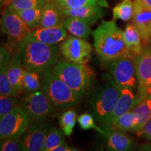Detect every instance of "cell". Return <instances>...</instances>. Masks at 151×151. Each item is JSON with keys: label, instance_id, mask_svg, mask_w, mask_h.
Segmentation results:
<instances>
[{"label": "cell", "instance_id": "6da1fadb", "mask_svg": "<svg viewBox=\"0 0 151 151\" xmlns=\"http://www.w3.org/2000/svg\"><path fill=\"white\" fill-rule=\"evenodd\" d=\"M92 35L96 52L102 63L109 65L120 58H133L124 43L123 31L113 19L101 21Z\"/></svg>", "mask_w": 151, "mask_h": 151}, {"label": "cell", "instance_id": "7a4b0ae2", "mask_svg": "<svg viewBox=\"0 0 151 151\" xmlns=\"http://www.w3.org/2000/svg\"><path fill=\"white\" fill-rule=\"evenodd\" d=\"M90 111L95 121L104 132L109 127L111 115L120 96V89L110 74H106L104 81L88 91Z\"/></svg>", "mask_w": 151, "mask_h": 151}, {"label": "cell", "instance_id": "3957f363", "mask_svg": "<svg viewBox=\"0 0 151 151\" xmlns=\"http://www.w3.org/2000/svg\"><path fill=\"white\" fill-rule=\"evenodd\" d=\"M24 69L43 71L50 69L59 62V47L38 41L20 43L18 48Z\"/></svg>", "mask_w": 151, "mask_h": 151}, {"label": "cell", "instance_id": "277c9868", "mask_svg": "<svg viewBox=\"0 0 151 151\" xmlns=\"http://www.w3.org/2000/svg\"><path fill=\"white\" fill-rule=\"evenodd\" d=\"M52 69L55 75L70 88L81 99L91 88V72L85 65L59 61Z\"/></svg>", "mask_w": 151, "mask_h": 151}, {"label": "cell", "instance_id": "5b68a950", "mask_svg": "<svg viewBox=\"0 0 151 151\" xmlns=\"http://www.w3.org/2000/svg\"><path fill=\"white\" fill-rule=\"evenodd\" d=\"M42 90L56 109L65 110L74 106L81 99L62 80L55 75L52 69L41 73Z\"/></svg>", "mask_w": 151, "mask_h": 151}, {"label": "cell", "instance_id": "8992f818", "mask_svg": "<svg viewBox=\"0 0 151 151\" xmlns=\"http://www.w3.org/2000/svg\"><path fill=\"white\" fill-rule=\"evenodd\" d=\"M107 65L109 74L120 89H138V79L133 58H120Z\"/></svg>", "mask_w": 151, "mask_h": 151}, {"label": "cell", "instance_id": "52a82bcc", "mask_svg": "<svg viewBox=\"0 0 151 151\" xmlns=\"http://www.w3.org/2000/svg\"><path fill=\"white\" fill-rule=\"evenodd\" d=\"M20 104L30 118L35 121H43L55 109L43 90L24 94Z\"/></svg>", "mask_w": 151, "mask_h": 151}, {"label": "cell", "instance_id": "ba28073f", "mask_svg": "<svg viewBox=\"0 0 151 151\" xmlns=\"http://www.w3.org/2000/svg\"><path fill=\"white\" fill-rule=\"evenodd\" d=\"M30 117L22 106H17L0 119V138L22 137L30 125Z\"/></svg>", "mask_w": 151, "mask_h": 151}, {"label": "cell", "instance_id": "9c48e42d", "mask_svg": "<svg viewBox=\"0 0 151 151\" xmlns=\"http://www.w3.org/2000/svg\"><path fill=\"white\" fill-rule=\"evenodd\" d=\"M60 50L67 61L86 65L91 58L92 47L85 39L70 36L62 41Z\"/></svg>", "mask_w": 151, "mask_h": 151}, {"label": "cell", "instance_id": "30bf717a", "mask_svg": "<svg viewBox=\"0 0 151 151\" xmlns=\"http://www.w3.org/2000/svg\"><path fill=\"white\" fill-rule=\"evenodd\" d=\"M2 32L8 36L11 44L18 46L32 31L19 16L18 13L6 7L1 19Z\"/></svg>", "mask_w": 151, "mask_h": 151}, {"label": "cell", "instance_id": "8fae6325", "mask_svg": "<svg viewBox=\"0 0 151 151\" xmlns=\"http://www.w3.org/2000/svg\"><path fill=\"white\" fill-rule=\"evenodd\" d=\"M138 79V101L150 94L151 86V48H143V51L134 58Z\"/></svg>", "mask_w": 151, "mask_h": 151}, {"label": "cell", "instance_id": "7c38bea8", "mask_svg": "<svg viewBox=\"0 0 151 151\" xmlns=\"http://www.w3.org/2000/svg\"><path fill=\"white\" fill-rule=\"evenodd\" d=\"M51 129V124L48 122L35 121L22 135L20 151H43L45 141Z\"/></svg>", "mask_w": 151, "mask_h": 151}, {"label": "cell", "instance_id": "4fadbf2b", "mask_svg": "<svg viewBox=\"0 0 151 151\" xmlns=\"http://www.w3.org/2000/svg\"><path fill=\"white\" fill-rule=\"evenodd\" d=\"M132 24L139 32L143 46H148L151 38V8L142 0H134Z\"/></svg>", "mask_w": 151, "mask_h": 151}, {"label": "cell", "instance_id": "5bb4252c", "mask_svg": "<svg viewBox=\"0 0 151 151\" xmlns=\"http://www.w3.org/2000/svg\"><path fill=\"white\" fill-rule=\"evenodd\" d=\"M67 37V30L64 25L53 27H38L30 32L20 43L38 41L46 44L54 45L63 41Z\"/></svg>", "mask_w": 151, "mask_h": 151}, {"label": "cell", "instance_id": "9a60e30c", "mask_svg": "<svg viewBox=\"0 0 151 151\" xmlns=\"http://www.w3.org/2000/svg\"><path fill=\"white\" fill-rule=\"evenodd\" d=\"M104 137L106 151H135L137 148L134 139L124 132L108 129Z\"/></svg>", "mask_w": 151, "mask_h": 151}, {"label": "cell", "instance_id": "2e32d148", "mask_svg": "<svg viewBox=\"0 0 151 151\" xmlns=\"http://www.w3.org/2000/svg\"><path fill=\"white\" fill-rule=\"evenodd\" d=\"M120 93L118 102L111 115L108 128L120 116L132 111L139 103L137 99V93H135L134 90L131 89V88H121L120 89Z\"/></svg>", "mask_w": 151, "mask_h": 151}, {"label": "cell", "instance_id": "e0dca14e", "mask_svg": "<svg viewBox=\"0 0 151 151\" xmlns=\"http://www.w3.org/2000/svg\"><path fill=\"white\" fill-rule=\"evenodd\" d=\"M24 68L20 60V54L17 50L14 55H12L7 67V74L13 88L19 94H24L23 92V78Z\"/></svg>", "mask_w": 151, "mask_h": 151}, {"label": "cell", "instance_id": "ac0fdd59", "mask_svg": "<svg viewBox=\"0 0 151 151\" xmlns=\"http://www.w3.org/2000/svg\"><path fill=\"white\" fill-rule=\"evenodd\" d=\"M12 54L5 47H1L0 58V95H10L19 97V94L13 88L7 74V67Z\"/></svg>", "mask_w": 151, "mask_h": 151}, {"label": "cell", "instance_id": "d6986e66", "mask_svg": "<svg viewBox=\"0 0 151 151\" xmlns=\"http://www.w3.org/2000/svg\"><path fill=\"white\" fill-rule=\"evenodd\" d=\"M104 8L99 6H87L76 9L61 10L66 17H76L84 19L93 24L104 15Z\"/></svg>", "mask_w": 151, "mask_h": 151}, {"label": "cell", "instance_id": "ffe728a7", "mask_svg": "<svg viewBox=\"0 0 151 151\" xmlns=\"http://www.w3.org/2000/svg\"><path fill=\"white\" fill-rule=\"evenodd\" d=\"M66 16L55 4L49 1L43 7L39 27H53L63 25Z\"/></svg>", "mask_w": 151, "mask_h": 151}, {"label": "cell", "instance_id": "44dd1931", "mask_svg": "<svg viewBox=\"0 0 151 151\" xmlns=\"http://www.w3.org/2000/svg\"><path fill=\"white\" fill-rule=\"evenodd\" d=\"M63 25L71 35L85 40L88 39L91 34L90 26L92 24L84 19L66 17Z\"/></svg>", "mask_w": 151, "mask_h": 151}, {"label": "cell", "instance_id": "7402d4cb", "mask_svg": "<svg viewBox=\"0 0 151 151\" xmlns=\"http://www.w3.org/2000/svg\"><path fill=\"white\" fill-rule=\"evenodd\" d=\"M123 38L124 43L133 58L143 51V48L141 36L133 24H129L126 26L123 31Z\"/></svg>", "mask_w": 151, "mask_h": 151}, {"label": "cell", "instance_id": "603a6c76", "mask_svg": "<svg viewBox=\"0 0 151 151\" xmlns=\"http://www.w3.org/2000/svg\"><path fill=\"white\" fill-rule=\"evenodd\" d=\"M137 118L136 133H139L142 129L143 126L151 118V94L141 100L132 109Z\"/></svg>", "mask_w": 151, "mask_h": 151}, {"label": "cell", "instance_id": "cb8c5ba5", "mask_svg": "<svg viewBox=\"0 0 151 151\" xmlns=\"http://www.w3.org/2000/svg\"><path fill=\"white\" fill-rule=\"evenodd\" d=\"M55 4L61 10L76 9L87 6H99L104 8H108L106 0H48Z\"/></svg>", "mask_w": 151, "mask_h": 151}, {"label": "cell", "instance_id": "d4e9b609", "mask_svg": "<svg viewBox=\"0 0 151 151\" xmlns=\"http://www.w3.org/2000/svg\"><path fill=\"white\" fill-rule=\"evenodd\" d=\"M136 126H137V118L132 110L120 116L116 122L111 124L106 130L113 129L124 133L135 132Z\"/></svg>", "mask_w": 151, "mask_h": 151}, {"label": "cell", "instance_id": "484cf974", "mask_svg": "<svg viewBox=\"0 0 151 151\" xmlns=\"http://www.w3.org/2000/svg\"><path fill=\"white\" fill-rule=\"evenodd\" d=\"M26 25L32 30L39 27L42 17L43 7L35 8L27 10L16 11Z\"/></svg>", "mask_w": 151, "mask_h": 151}, {"label": "cell", "instance_id": "4316f807", "mask_svg": "<svg viewBox=\"0 0 151 151\" xmlns=\"http://www.w3.org/2000/svg\"><path fill=\"white\" fill-rule=\"evenodd\" d=\"M42 90L41 73L38 71L25 69L23 78L24 94Z\"/></svg>", "mask_w": 151, "mask_h": 151}, {"label": "cell", "instance_id": "83f0119b", "mask_svg": "<svg viewBox=\"0 0 151 151\" xmlns=\"http://www.w3.org/2000/svg\"><path fill=\"white\" fill-rule=\"evenodd\" d=\"M134 2L132 0H122L113 9V19L128 21L132 18Z\"/></svg>", "mask_w": 151, "mask_h": 151}, {"label": "cell", "instance_id": "f1b7e54d", "mask_svg": "<svg viewBox=\"0 0 151 151\" xmlns=\"http://www.w3.org/2000/svg\"><path fill=\"white\" fill-rule=\"evenodd\" d=\"M76 119L77 113L73 109H69L61 115L60 118V124L65 136L69 137L71 135L76 125Z\"/></svg>", "mask_w": 151, "mask_h": 151}, {"label": "cell", "instance_id": "f546056e", "mask_svg": "<svg viewBox=\"0 0 151 151\" xmlns=\"http://www.w3.org/2000/svg\"><path fill=\"white\" fill-rule=\"evenodd\" d=\"M64 135L65 134L62 129L52 127L45 141L43 151H46L66 143Z\"/></svg>", "mask_w": 151, "mask_h": 151}, {"label": "cell", "instance_id": "4dcf8cb0", "mask_svg": "<svg viewBox=\"0 0 151 151\" xmlns=\"http://www.w3.org/2000/svg\"><path fill=\"white\" fill-rule=\"evenodd\" d=\"M48 2V0H13L9 7L15 11H20L43 7Z\"/></svg>", "mask_w": 151, "mask_h": 151}, {"label": "cell", "instance_id": "1f68e13d", "mask_svg": "<svg viewBox=\"0 0 151 151\" xmlns=\"http://www.w3.org/2000/svg\"><path fill=\"white\" fill-rule=\"evenodd\" d=\"M18 97L10 95H0V117L11 113L20 103Z\"/></svg>", "mask_w": 151, "mask_h": 151}, {"label": "cell", "instance_id": "d6a6232c", "mask_svg": "<svg viewBox=\"0 0 151 151\" xmlns=\"http://www.w3.org/2000/svg\"><path fill=\"white\" fill-rule=\"evenodd\" d=\"M77 120H78L79 126L83 130L94 129L103 136L106 134L104 130L97 125V124L95 123V119H94L93 116L90 113H83V114L81 115L77 118Z\"/></svg>", "mask_w": 151, "mask_h": 151}, {"label": "cell", "instance_id": "836d02e7", "mask_svg": "<svg viewBox=\"0 0 151 151\" xmlns=\"http://www.w3.org/2000/svg\"><path fill=\"white\" fill-rule=\"evenodd\" d=\"M22 137H9L1 139L0 151H20Z\"/></svg>", "mask_w": 151, "mask_h": 151}, {"label": "cell", "instance_id": "e575fe53", "mask_svg": "<svg viewBox=\"0 0 151 151\" xmlns=\"http://www.w3.org/2000/svg\"><path fill=\"white\" fill-rule=\"evenodd\" d=\"M137 134L139 137H143L146 140L151 141V118L146 122L142 129L137 133Z\"/></svg>", "mask_w": 151, "mask_h": 151}, {"label": "cell", "instance_id": "d590c367", "mask_svg": "<svg viewBox=\"0 0 151 151\" xmlns=\"http://www.w3.org/2000/svg\"><path fill=\"white\" fill-rule=\"evenodd\" d=\"M71 150L68 147V146L66 143H64V144L61 145V146H59L58 147H55V148L50 149V150H48L46 151H71Z\"/></svg>", "mask_w": 151, "mask_h": 151}, {"label": "cell", "instance_id": "8d00e7d4", "mask_svg": "<svg viewBox=\"0 0 151 151\" xmlns=\"http://www.w3.org/2000/svg\"><path fill=\"white\" fill-rule=\"evenodd\" d=\"M140 151H151V142L142 145L141 146Z\"/></svg>", "mask_w": 151, "mask_h": 151}, {"label": "cell", "instance_id": "74e56055", "mask_svg": "<svg viewBox=\"0 0 151 151\" xmlns=\"http://www.w3.org/2000/svg\"><path fill=\"white\" fill-rule=\"evenodd\" d=\"M13 0H0L1 1V6L4 7H8L12 2Z\"/></svg>", "mask_w": 151, "mask_h": 151}, {"label": "cell", "instance_id": "f35d334b", "mask_svg": "<svg viewBox=\"0 0 151 151\" xmlns=\"http://www.w3.org/2000/svg\"><path fill=\"white\" fill-rule=\"evenodd\" d=\"M142 1L144 2L148 6L151 8V0H142Z\"/></svg>", "mask_w": 151, "mask_h": 151}, {"label": "cell", "instance_id": "ab89813d", "mask_svg": "<svg viewBox=\"0 0 151 151\" xmlns=\"http://www.w3.org/2000/svg\"><path fill=\"white\" fill-rule=\"evenodd\" d=\"M148 47H149V48H151V38H150V43H149Z\"/></svg>", "mask_w": 151, "mask_h": 151}, {"label": "cell", "instance_id": "60d3db41", "mask_svg": "<svg viewBox=\"0 0 151 151\" xmlns=\"http://www.w3.org/2000/svg\"><path fill=\"white\" fill-rule=\"evenodd\" d=\"M149 92H150V94H151V86L150 87V90H149Z\"/></svg>", "mask_w": 151, "mask_h": 151}, {"label": "cell", "instance_id": "b9f144b4", "mask_svg": "<svg viewBox=\"0 0 151 151\" xmlns=\"http://www.w3.org/2000/svg\"><path fill=\"white\" fill-rule=\"evenodd\" d=\"M71 151H80V150H71Z\"/></svg>", "mask_w": 151, "mask_h": 151}]
</instances>
